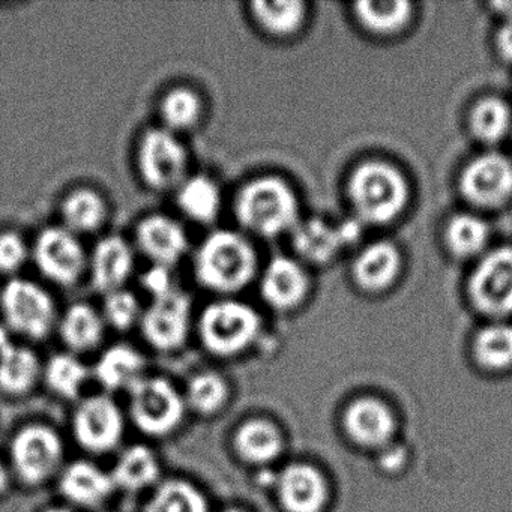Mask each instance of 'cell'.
I'll use <instances>...</instances> for the list:
<instances>
[{
	"label": "cell",
	"instance_id": "cell-8",
	"mask_svg": "<svg viewBox=\"0 0 512 512\" xmlns=\"http://www.w3.org/2000/svg\"><path fill=\"white\" fill-rule=\"evenodd\" d=\"M14 472L28 485H38L55 475L64 458L61 437L47 425L32 424L17 431L11 442Z\"/></svg>",
	"mask_w": 512,
	"mask_h": 512
},
{
	"label": "cell",
	"instance_id": "cell-22",
	"mask_svg": "<svg viewBox=\"0 0 512 512\" xmlns=\"http://www.w3.org/2000/svg\"><path fill=\"white\" fill-rule=\"evenodd\" d=\"M143 368L145 359L134 347L116 344L98 359L95 377L109 391L130 389L142 379Z\"/></svg>",
	"mask_w": 512,
	"mask_h": 512
},
{
	"label": "cell",
	"instance_id": "cell-1",
	"mask_svg": "<svg viewBox=\"0 0 512 512\" xmlns=\"http://www.w3.org/2000/svg\"><path fill=\"white\" fill-rule=\"evenodd\" d=\"M257 269L256 248L233 230H217L206 236L194 257L196 280L221 295L245 289L256 278Z\"/></svg>",
	"mask_w": 512,
	"mask_h": 512
},
{
	"label": "cell",
	"instance_id": "cell-34",
	"mask_svg": "<svg viewBox=\"0 0 512 512\" xmlns=\"http://www.w3.org/2000/svg\"><path fill=\"white\" fill-rule=\"evenodd\" d=\"M475 356L479 364L491 370H502L512 364V328L493 325L482 329L475 340Z\"/></svg>",
	"mask_w": 512,
	"mask_h": 512
},
{
	"label": "cell",
	"instance_id": "cell-20",
	"mask_svg": "<svg viewBox=\"0 0 512 512\" xmlns=\"http://www.w3.org/2000/svg\"><path fill=\"white\" fill-rule=\"evenodd\" d=\"M283 436L268 419H248L239 425L233 448L241 460L250 464H268L283 451Z\"/></svg>",
	"mask_w": 512,
	"mask_h": 512
},
{
	"label": "cell",
	"instance_id": "cell-16",
	"mask_svg": "<svg viewBox=\"0 0 512 512\" xmlns=\"http://www.w3.org/2000/svg\"><path fill=\"white\" fill-rule=\"evenodd\" d=\"M307 272L290 257H274L260 278V293L269 307L289 311L298 307L308 293Z\"/></svg>",
	"mask_w": 512,
	"mask_h": 512
},
{
	"label": "cell",
	"instance_id": "cell-3",
	"mask_svg": "<svg viewBox=\"0 0 512 512\" xmlns=\"http://www.w3.org/2000/svg\"><path fill=\"white\" fill-rule=\"evenodd\" d=\"M349 190L359 217L368 223H388L406 205L407 185L403 175L380 161L359 166L350 179Z\"/></svg>",
	"mask_w": 512,
	"mask_h": 512
},
{
	"label": "cell",
	"instance_id": "cell-19",
	"mask_svg": "<svg viewBox=\"0 0 512 512\" xmlns=\"http://www.w3.org/2000/svg\"><path fill=\"white\" fill-rule=\"evenodd\" d=\"M344 427L359 445L380 446L392 436L394 418L385 404L374 398H361L347 409Z\"/></svg>",
	"mask_w": 512,
	"mask_h": 512
},
{
	"label": "cell",
	"instance_id": "cell-31",
	"mask_svg": "<svg viewBox=\"0 0 512 512\" xmlns=\"http://www.w3.org/2000/svg\"><path fill=\"white\" fill-rule=\"evenodd\" d=\"M160 115L164 128L172 133L191 130L202 119V98L193 89L173 88L161 100Z\"/></svg>",
	"mask_w": 512,
	"mask_h": 512
},
{
	"label": "cell",
	"instance_id": "cell-21",
	"mask_svg": "<svg viewBox=\"0 0 512 512\" xmlns=\"http://www.w3.org/2000/svg\"><path fill=\"white\" fill-rule=\"evenodd\" d=\"M41 365L32 350L11 341L0 343V389L10 395H22L34 388Z\"/></svg>",
	"mask_w": 512,
	"mask_h": 512
},
{
	"label": "cell",
	"instance_id": "cell-27",
	"mask_svg": "<svg viewBox=\"0 0 512 512\" xmlns=\"http://www.w3.org/2000/svg\"><path fill=\"white\" fill-rule=\"evenodd\" d=\"M400 253L389 242H376L365 248L355 262V278L364 289L382 290L400 271Z\"/></svg>",
	"mask_w": 512,
	"mask_h": 512
},
{
	"label": "cell",
	"instance_id": "cell-41",
	"mask_svg": "<svg viewBox=\"0 0 512 512\" xmlns=\"http://www.w3.org/2000/svg\"><path fill=\"white\" fill-rule=\"evenodd\" d=\"M497 46L503 58L512 61V19L500 29L497 35Z\"/></svg>",
	"mask_w": 512,
	"mask_h": 512
},
{
	"label": "cell",
	"instance_id": "cell-11",
	"mask_svg": "<svg viewBox=\"0 0 512 512\" xmlns=\"http://www.w3.org/2000/svg\"><path fill=\"white\" fill-rule=\"evenodd\" d=\"M124 428L121 409L107 395L86 398L74 413L73 433L77 443L95 454L112 451L121 442Z\"/></svg>",
	"mask_w": 512,
	"mask_h": 512
},
{
	"label": "cell",
	"instance_id": "cell-23",
	"mask_svg": "<svg viewBox=\"0 0 512 512\" xmlns=\"http://www.w3.org/2000/svg\"><path fill=\"white\" fill-rule=\"evenodd\" d=\"M106 200L91 188H77L61 203L62 223L74 235L97 232L107 220Z\"/></svg>",
	"mask_w": 512,
	"mask_h": 512
},
{
	"label": "cell",
	"instance_id": "cell-12",
	"mask_svg": "<svg viewBox=\"0 0 512 512\" xmlns=\"http://www.w3.org/2000/svg\"><path fill=\"white\" fill-rule=\"evenodd\" d=\"M470 295L484 313H512V248L494 250L479 263L470 280Z\"/></svg>",
	"mask_w": 512,
	"mask_h": 512
},
{
	"label": "cell",
	"instance_id": "cell-38",
	"mask_svg": "<svg viewBox=\"0 0 512 512\" xmlns=\"http://www.w3.org/2000/svg\"><path fill=\"white\" fill-rule=\"evenodd\" d=\"M142 308L133 293L121 289L106 295L103 319L118 331H128L136 323H140Z\"/></svg>",
	"mask_w": 512,
	"mask_h": 512
},
{
	"label": "cell",
	"instance_id": "cell-36",
	"mask_svg": "<svg viewBox=\"0 0 512 512\" xmlns=\"http://www.w3.org/2000/svg\"><path fill=\"white\" fill-rule=\"evenodd\" d=\"M227 398L229 388L223 377L217 373H199L188 383L185 403L202 415H212L226 404Z\"/></svg>",
	"mask_w": 512,
	"mask_h": 512
},
{
	"label": "cell",
	"instance_id": "cell-32",
	"mask_svg": "<svg viewBox=\"0 0 512 512\" xmlns=\"http://www.w3.org/2000/svg\"><path fill=\"white\" fill-rule=\"evenodd\" d=\"M356 16L362 25L376 34H394L409 22V2L404 0H367L356 4Z\"/></svg>",
	"mask_w": 512,
	"mask_h": 512
},
{
	"label": "cell",
	"instance_id": "cell-28",
	"mask_svg": "<svg viewBox=\"0 0 512 512\" xmlns=\"http://www.w3.org/2000/svg\"><path fill=\"white\" fill-rule=\"evenodd\" d=\"M292 235L296 253L310 262H326L334 257L344 244L340 227L329 226L319 218H311L296 224Z\"/></svg>",
	"mask_w": 512,
	"mask_h": 512
},
{
	"label": "cell",
	"instance_id": "cell-7",
	"mask_svg": "<svg viewBox=\"0 0 512 512\" xmlns=\"http://www.w3.org/2000/svg\"><path fill=\"white\" fill-rule=\"evenodd\" d=\"M137 170L151 190H175L187 179V149L172 131L152 128L140 137Z\"/></svg>",
	"mask_w": 512,
	"mask_h": 512
},
{
	"label": "cell",
	"instance_id": "cell-24",
	"mask_svg": "<svg viewBox=\"0 0 512 512\" xmlns=\"http://www.w3.org/2000/svg\"><path fill=\"white\" fill-rule=\"evenodd\" d=\"M176 202L185 217L200 224H211L221 211V191L214 179L205 175L190 176L179 185Z\"/></svg>",
	"mask_w": 512,
	"mask_h": 512
},
{
	"label": "cell",
	"instance_id": "cell-40",
	"mask_svg": "<svg viewBox=\"0 0 512 512\" xmlns=\"http://www.w3.org/2000/svg\"><path fill=\"white\" fill-rule=\"evenodd\" d=\"M169 269L170 268H164V266L154 265L148 272H146L145 275H143V286H145V289L151 293L152 298L166 295V293L172 292L173 289H176Z\"/></svg>",
	"mask_w": 512,
	"mask_h": 512
},
{
	"label": "cell",
	"instance_id": "cell-35",
	"mask_svg": "<svg viewBox=\"0 0 512 512\" xmlns=\"http://www.w3.org/2000/svg\"><path fill=\"white\" fill-rule=\"evenodd\" d=\"M473 133L484 142H497L511 125V110L499 98H485L476 104L470 118Z\"/></svg>",
	"mask_w": 512,
	"mask_h": 512
},
{
	"label": "cell",
	"instance_id": "cell-25",
	"mask_svg": "<svg viewBox=\"0 0 512 512\" xmlns=\"http://www.w3.org/2000/svg\"><path fill=\"white\" fill-rule=\"evenodd\" d=\"M104 326L103 314L91 305L79 302L65 311L59 322V332L68 349L79 353L89 352L103 340Z\"/></svg>",
	"mask_w": 512,
	"mask_h": 512
},
{
	"label": "cell",
	"instance_id": "cell-13",
	"mask_svg": "<svg viewBox=\"0 0 512 512\" xmlns=\"http://www.w3.org/2000/svg\"><path fill=\"white\" fill-rule=\"evenodd\" d=\"M461 191L479 206H499L512 196V164L500 154L473 160L461 176Z\"/></svg>",
	"mask_w": 512,
	"mask_h": 512
},
{
	"label": "cell",
	"instance_id": "cell-17",
	"mask_svg": "<svg viewBox=\"0 0 512 512\" xmlns=\"http://www.w3.org/2000/svg\"><path fill=\"white\" fill-rule=\"evenodd\" d=\"M278 497L287 512H320L328 496L325 479L308 464H290L277 478Z\"/></svg>",
	"mask_w": 512,
	"mask_h": 512
},
{
	"label": "cell",
	"instance_id": "cell-29",
	"mask_svg": "<svg viewBox=\"0 0 512 512\" xmlns=\"http://www.w3.org/2000/svg\"><path fill=\"white\" fill-rule=\"evenodd\" d=\"M110 475L115 487L127 491H140L157 482L160 464L151 449L143 445H134L119 455Z\"/></svg>",
	"mask_w": 512,
	"mask_h": 512
},
{
	"label": "cell",
	"instance_id": "cell-18",
	"mask_svg": "<svg viewBox=\"0 0 512 512\" xmlns=\"http://www.w3.org/2000/svg\"><path fill=\"white\" fill-rule=\"evenodd\" d=\"M59 488L65 499L74 505L91 508L109 499L116 487L112 475L94 463L74 461L62 472Z\"/></svg>",
	"mask_w": 512,
	"mask_h": 512
},
{
	"label": "cell",
	"instance_id": "cell-42",
	"mask_svg": "<svg viewBox=\"0 0 512 512\" xmlns=\"http://www.w3.org/2000/svg\"><path fill=\"white\" fill-rule=\"evenodd\" d=\"M10 485V472H8L7 466L0 461V496L8 490Z\"/></svg>",
	"mask_w": 512,
	"mask_h": 512
},
{
	"label": "cell",
	"instance_id": "cell-33",
	"mask_svg": "<svg viewBox=\"0 0 512 512\" xmlns=\"http://www.w3.org/2000/svg\"><path fill=\"white\" fill-rule=\"evenodd\" d=\"M44 379L47 386L59 397L76 398L88 379V370L76 356L59 353L47 362Z\"/></svg>",
	"mask_w": 512,
	"mask_h": 512
},
{
	"label": "cell",
	"instance_id": "cell-5",
	"mask_svg": "<svg viewBox=\"0 0 512 512\" xmlns=\"http://www.w3.org/2000/svg\"><path fill=\"white\" fill-rule=\"evenodd\" d=\"M130 415L149 436H167L181 425L185 400L169 380L142 377L130 389Z\"/></svg>",
	"mask_w": 512,
	"mask_h": 512
},
{
	"label": "cell",
	"instance_id": "cell-15",
	"mask_svg": "<svg viewBox=\"0 0 512 512\" xmlns=\"http://www.w3.org/2000/svg\"><path fill=\"white\" fill-rule=\"evenodd\" d=\"M88 263L92 286L98 292L109 295L124 289L133 274L136 260L131 245L121 236L112 235L95 245Z\"/></svg>",
	"mask_w": 512,
	"mask_h": 512
},
{
	"label": "cell",
	"instance_id": "cell-10",
	"mask_svg": "<svg viewBox=\"0 0 512 512\" xmlns=\"http://www.w3.org/2000/svg\"><path fill=\"white\" fill-rule=\"evenodd\" d=\"M190 323L191 301L179 289L152 298V304L140 317V328L145 340L163 352L179 349L185 343Z\"/></svg>",
	"mask_w": 512,
	"mask_h": 512
},
{
	"label": "cell",
	"instance_id": "cell-30",
	"mask_svg": "<svg viewBox=\"0 0 512 512\" xmlns=\"http://www.w3.org/2000/svg\"><path fill=\"white\" fill-rule=\"evenodd\" d=\"M145 512H208V500L191 482L167 479L158 485Z\"/></svg>",
	"mask_w": 512,
	"mask_h": 512
},
{
	"label": "cell",
	"instance_id": "cell-4",
	"mask_svg": "<svg viewBox=\"0 0 512 512\" xmlns=\"http://www.w3.org/2000/svg\"><path fill=\"white\" fill-rule=\"evenodd\" d=\"M260 326L262 320L253 307L236 299H221L200 314V340L214 355H238L256 340Z\"/></svg>",
	"mask_w": 512,
	"mask_h": 512
},
{
	"label": "cell",
	"instance_id": "cell-26",
	"mask_svg": "<svg viewBox=\"0 0 512 512\" xmlns=\"http://www.w3.org/2000/svg\"><path fill=\"white\" fill-rule=\"evenodd\" d=\"M250 14L260 31L269 37L287 38L301 29L305 20V4L299 0H256Z\"/></svg>",
	"mask_w": 512,
	"mask_h": 512
},
{
	"label": "cell",
	"instance_id": "cell-44",
	"mask_svg": "<svg viewBox=\"0 0 512 512\" xmlns=\"http://www.w3.org/2000/svg\"><path fill=\"white\" fill-rule=\"evenodd\" d=\"M223 512H245V511H242V509H238V508H230V509H226V511H223Z\"/></svg>",
	"mask_w": 512,
	"mask_h": 512
},
{
	"label": "cell",
	"instance_id": "cell-37",
	"mask_svg": "<svg viewBox=\"0 0 512 512\" xmlns=\"http://www.w3.org/2000/svg\"><path fill=\"white\" fill-rule=\"evenodd\" d=\"M449 247L460 257L478 254L487 244L488 227L473 215H457L446 232Z\"/></svg>",
	"mask_w": 512,
	"mask_h": 512
},
{
	"label": "cell",
	"instance_id": "cell-14",
	"mask_svg": "<svg viewBox=\"0 0 512 512\" xmlns=\"http://www.w3.org/2000/svg\"><path fill=\"white\" fill-rule=\"evenodd\" d=\"M136 242L143 256L155 266L176 265L188 250V236L184 227L167 217L154 214L143 218L136 229Z\"/></svg>",
	"mask_w": 512,
	"mask_h": 512
},
{
	"label": "cell",
	"instance_id": "cell-39",
	"mask_svg": "<svg viewBox=\"0 0 512 512\" xmlns=\"http://www.w3.org/2000/svg\"><path fill=\"white\" fill-rule=\"evenodd\" d=\"M29 254L22 236L14 232L0 233V274H16L28 262Z\"/></svg>",
	"mask_w": 512,
	"mask_h": 512
},
{
	"label": "cell",
	"instance_id": "cell-9",
	"mask_svg": "<svg viewBox=\"0 0 512 512\" xmlns=\"http://www.w3.org/2000/svg\"><path fill=\"white\" fill-rule=\"evenodd\" d=\"M38 271L59 286H74L85 274L88 256L77 235L62 227H47L32 248Z\"/></svg>",
	"mask_w": 512,
	"mask_h": 512
},
{
	"label": "cell",
	"instance_id": "cell-6",
	"mask_svg": "<svg viewBox=\"0 0 512 512\" xmlns=\"http://www.w3.org/2000/svg\"><path fill=\"white\" fill-rule=\"evenodd\" d=\"M0 308L8 328L23 337L43 340L56 325L52 296L34 281L13 278L0 293Z\"/></svg>",
	"mask_w": 512,
	"mask_h": 512
},
{
	"label": "cell",
	"instance_id": "cell-2",
	"mask_svg": "<svg viewBox=\"0 0 512 512\" xmlns=\"http://www.w3.org/2000/svg\"><path fill=\"white\" fill-rule=\"evenodd\" d=\"M233 211L241 227L260 238H277L299 223L295 191L278 176L245 182L236 194Z\"/></svg>",
	"mask_w": 512,
	"mask_h": 512
},
{
	"label": "cell",
	"instance_id": "cell-43",
	"mask_svg": "<svg viewBox=\"0 0 512 512\" xmlns=\"http://www.w3.org/2000/svg\"><path fill=\"white\" fill-rule=\"evenodd\" d=\"M44 512H74L73 509L64 508V506H55V508L46 509Z\"/></svg>",
	"mask_w": 512,
	"mask_h": 512
}]
</instances>
